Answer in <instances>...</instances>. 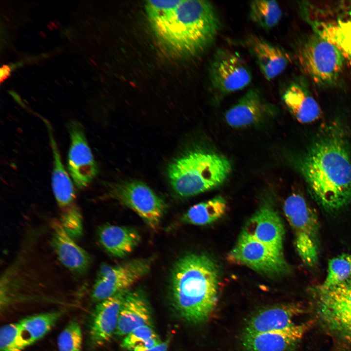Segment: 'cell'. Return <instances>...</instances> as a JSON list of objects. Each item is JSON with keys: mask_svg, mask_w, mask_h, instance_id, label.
<instances>
[{"mask_svg": "<svg viewBox=\"0 0 351 351\" xmlns=\"http://www.w3.org/2000/svg\"><path fill=\"white\" fill-rule=\"evenodd\" d=\"M145 7L157 41L175 56L202 53L214 43L221 27L216 9L207 0H148Z\"/></svg>", "mask_w": 351, "mask_h": 351, "instance_id": "obj_1", "label": "cell"}, {"mask_svg": "<svg viewBox=\"0 0 351 351\" xmlns=\"http://www.w3.org/2000/svg\"><path fill=\"white\" fill-rule=\"evenodd\" d=\"M298 167L316 202L328 211L351 202V158L345 134L328 127L300 158Z\"/></svg>", "mask_w": 351, "mask_h": 351, "instance_id": "obj_2", "label": "cell"}, {"mask_svg": "<svg viewBox=\"0 0 351 351\" xmlns=\"http://www.w3.org/2000/svg\"><path fill=\"white\" fill-rule=\"evenodd\" d=\"M219 272L214 262L202 254L183 255L172 271L170 289L179 314L195 324L208 319L216 305Z\"/></svg>", "mask_w": 351, "mask_h": 351, "instance_id": "obj_3", "label": "cell"}, {"mask_svg": "<svg viewBox=\"0 0 351 351\" xmlns=\"http://www.w3.org/2000/svg\"><path fill=\"white\" fill-rule=\"evenodd\" d=\"M231 171V163L225 156L210 151L194 150L172 162L168 176L175 193L188 197L219 186Z\"/></svg>", "mask_w": 351, "mask_h": 351, "instance_id": "obj_4", "label": "cell"}, {"mask_svg": "<svg viewBox=\"0 0 351 351\" xmlns=\"http://www.w3.org/2000/svg\"><path fill=\"white\" fill-rule=\"evenodd\" d=\"M303 71L316 84L334 85L342 72L345 58L334 44L314 32L298 43L295 50Z\"/></svg>", "mask_w": 351, "mask_h": 351, "instance_id": "obj_5", "label": "cell"}, {"mask_svg": "<svg viewBox=\"0 0 351 351\" xmlns=\"http://www.w3.org/2000/svg\"><path fill=\"white\" fill-rule=\"evenodd\" d=\"M283 211L301 260L309 267L315 266L319 257V222L315 211L303 196L296 193L286 198Z\"/></svg>", "mask_w": 351, "mask_h": 351, "instance_id": "obj_6", "label": "cell"}, {"mask_svg": "<svg viewBox=\"0 0 351 351\" xmlns=\"http://www.w3.org/2000/svg\"><path fill=\"white\" fill-rule=\"evenodd\" d=\"M318 313L325 325L351 340V277L335 286L316 289Z\"/></svg>", "mask_w": 351, "mask_h": 351, "instance_id": "obj_7", "label": "cell"}, {"mask_svg": "<svg viewBox=\"0 0 351 351\" xmlns=\"http://www.w3.org/2000/svg\"><path fill=\"white\" fill-rule=\"evenodd\" d=\"M151 260L135 259L119 265H102L92 289L91 296L98 303L128 289L150 272Z\"/></svg>", "mask_w": 351, "mask_h": 351, "instance_id": "obj_8", "label": "cell"}, {"mask_svg": "<svg viewBox=\"0 0 351 351\" xmlns=\"http://www.w3.org/2000/svg\"><path fill=\"white\" fill-rule=\"evenodd\" d=\"M209 70L212 88L221 95L245 88L252 79L251 70L244 59L237 52L228 49L215 51Z\"/></svg>", "mask_w": 351, "mask_h": 351, "instance_id": "obj_9", "label": "cell"}, {"mask_svg": "<svg viewBox=\"0 0 351 351\" xmlns=\"http://www.w3.org/2000/svg\"><path fill=\"white\" fill-rule=\"evenodd\" d=\"M111 195L134 211L153 230L159 226L166 211L162 198L144 183L136 180L116 184Z\"/></svg>", "mask_w": 351, "mask_h": 351, "instance_id": "obj_10", "label": "cell"}, {"mask_svg": "<svg viewBox=\"0 0 351 351\" xmlns=\"http://www.w3.org/2000/svg\"><path fill=\"white\" fill-rule=\"evenodd\" d=\"M230 256L233 260L269 276L282 275L289 269L283 253L242 234Z\"/></svg>", "mask_w": 351, "mask_h": 351, "instance_id": "obj_11", "label": "cell"}, {"mask_svg": "<svg viewBox=\"0 0 351 351\" xmlns=\"http://www.w3.org/2000/svg\"><path fill=\"white\" fill-rule=\"evenodd\" d=\"M70 137L67 167L75 186L79 189L87 187L98 173V167L88 143L82 125L73 120L67 124Z\"/></svg>", "mask_w": 351, "mask_h": 351, "instance_id": "obj_12", "label": "cell"}, {"mask_svg": "<svg viewBox=\"0 0 351 351\" xmlns=\"http://www.w3.org/2000/svg\"><path fill=\"white\" fill-rule=\"evenodd\" d=\"M51 246L59 262L76 276L84 275L91 264L89 254L64 230L59 219H51Z\"/></svg>", "mask_w": 351, "mask_h": 351, "instance_id": "obj_13", "label": "cell"}, {"mask_svg": "<svg viewBox=\"0 0 351 351\" xmlns=\"http://www.w3.org/2000/svg\"><path fill=\"white\" fill-rule=\"evenodd\" d=\"M241 234L283 253V223L277 211L269 203H264L254 213Z\"/></svg>", "mask_w": 351, "mask_h": 351, "instance_id": "obj_14", "label": "cell"}, {"mask_svg": "<svg viewBox=\"0 0 351 351\" xmlns=\"http://www.w3.org/2000/svg\"><path fill=\"white\" fill-rule=\"evenodd\" d=\"M274 110L273 106L265 100L259 90L252 88L227 111L225 118L233 127H245L263 121Z\"/></svg>", "mask_w": 351, "mask_h": 351, "instance_id": "obj_15", "label": "cell"}, {"mask_svg": "<svg viewBox=\"0 0 351 351\" xmlns=\"http://www.w3.org/2000/svg\"><path fill=\"white\" fill-rule=\"evenodd\" d=\"M245 44L262 75L269 81L281 74L291 62V57L286 51L261 37L249 35Z\"/></svg>", "mask_w": 351, "mask_h": 351, "instance_id": "obj_16", "label": "cell"}, {"mask_svg": "<svg viewBox=\"0 0 351 351\" xmlns=\"http://www.w3.org/2000/svg\"><path fill=\"white\" fill-rule=\"evenodd\" d=\"M40 117L46 127L52 150V191L60 212H62L78 206L74 183L63 164L52 125L47 119Z\"/></svg>", "mask_w": 351, "mask_h": 351, "instance_id": "obj_17", "label": "cell"}, {"mask_svg": "<svg viewBox=\"0 0 351 351\" xmlns=\"http://www.w3.org/2000/svg\"><path fill=\"white\" fill-rule=\"evenodd\" d=\"M121 292L98 303L92 316L89 336L92 343L101 346L116 332L121 306L126 293Z\"/></svg>", "mask_w": 351, "mask_h": 351, "instance_id": "obj_18", "label": "cell"}, {"mask_svg": "<svg viewBox=\"0 0 351 351\" xmlns=\"http://www.w3.org/2000/svg\"><path fill=\"white\" fill-rule=\"evenodd\" d=\"M308 324L257 333H243L242 343L247 351H288L303 335Z\"/></svg>", "mask_w": 351, "mask_h": 351, "instance_id": "obj_19", "label": "cell"}, {"mask_svg": "<svg viewBox=\"0 0 351 351\" xmlns=\"http://www.w3.org/2000/svg\"><path fill=\"white\" fill-rule=\"evenodd\" d=\"M302 312L296 304H281L263 309L249 320L243 333H257L294 326L293 319Z\"/></svg>", "mask_w": 351, "mask_h": 351, "instance_id": "obj_20", "label": "cell"}, {"mask_svg": "<svg viewBox=\"0 0 351 351\" xmlns=\"http://www.w3.org/2000/svg\"><path fill=\"white\" fill-rule=\"evenodd\" d=\"M145 325H152L148 303L140 292L128 291L121 306L115 334L125 336Z\"/></svg>", "mask_w": 351, "mask_h": 351, "instance_id": "obj_21", "label": "cell"}, {"mask_svg": "<svg viewBox=\"0 0 351 351\" xmlns=\"http://www.w3.org/2000/svg\"><path fill=\"white\" fill-rule=\"evenodd\" d=\"M282 99L299 122L310 123L319 117L320 107L303 80L298 79L291 82L285 89Z\"/></svg>", "mask_w": 351, "mask_h": 351, "instance_id": "obj_22", "label": "cell"}, {"mask_svg": "<svg viewBox=\"0 0 351 351\" xmlns=\"http://www.w3.org/2000/svg\"><path fill=\"white\" fill-rule=\"evenodd\" d=\"M98 240L105 251L116 257L131 254L140 241V235L128 227L105 224L98 230Z\"/></svg>", "mask_w": 351, "mask_h": 351, "instance_id": "obj_23", "label": "cell"}, {"mask_svg": "<svg viewBox=\"0 0 351 351\" xmlns=\"http://www.w3.org/2000/svg\"><path fill=\"white\" fill-rule=\"evenodd\" d=\"M314 32L336 46L351 62V14L331 20L311 21Z\"/></svg>", "mask_w": 351, "mask_h": 351, "instance_id": "obj_24", "label": "cell"}, {"mask_svg": "<svg viewBox=\"0 0 351 351\" xmlns=\"http://www.w3.org/2000/svg\"><path fill=\"white\" fill-rule=\"evenodd\" d=\"M227 207L226 200L218 196L191 207L182 216L183 222L195 225H205L221 218Z\"/></svg>", "mask_w": 351, "mask_h": 351, "instance_id": "obj_25", "label": "cell"}, {"mask_svg": "<svg viewBox=\"0 0 351 351\" xmlns=\"http://www.w3.org/2000/svg\"><path fill=\"white\" fill-rule=\"evenodd\" d=\"M249 16L252 21L263 29L269 30L279 22L282 12L275 0H254L250 4Z\"/></svg>", "mask_w": 351, "mask_h": 351, "instance_id": "obj_26", "label": "cell"}, {"mask_svg": "<svg viewBox=\"0 0 351 351\" xmlns=\"http://www.w3.org/2000/svg\"><path fill=\"white\" fill-rule=\"evenodd\" d=\"M60 316L59 312H52L28 316L19 322L32 344L50 331Z\"/></svg>", "mask_w": 351, "mask_h": 351, "instance_id": "obj_27", "label": "cell"}, {"mask_svg": "<svg viewBox=\"0 0 351 351\" xmlns=\"http://www.w3.org/2000/svg\"><path fill=\"white\" fill-rule=\"evenodd\" d=\"M162 342L152 325H145L125 335L121 341V347L128 351H134L152 348Z\"/></svg>", "mask_w": 351, "mask_h": 351, "instance_id": "obj_28", "label": "cell"}, {"mask_svg": "<svg viewBox=\"0 0 351 351\" xmlns=\"http://www.w3.org/2000/svg\"><path fill=\"white\" fill-rule=\"evenodd\" d=\"M351 277V254L344 253L328 262L326 278L321 287L328 288L340 284Z\"/></svg>", "mask_w": 351, "mask_h": 351, "instance_id": "obj_29", "label": "cell"}, {"mask_svg": "<svg viewBox=\"0 0 351 351\" xmlns=\"http://www.w3.org/2000/svg\"><path fill=\"white\" fill-rule=\"evenodd\" d=\"M31 345L19 322L6 324L0 330V351H23Z\"/></svg>", "mask_w": 351, "mask_h": 351, "instance_id": "obj_30", "label": "cell"}, {"mask_svg": "<svg viewBox=\"0 0 351 351\" xmlns=\"http://www.w3.org/2000/svg\"><path fill=\"white\" fill-rule=\"evenodd\" d=\"M82 340L79 324L75 321H71L58 336V350L59 351H80Z\"/></svg>", "mask_w": 351, "mask_h": 351, "instance_id": "obj_31", "label": "cell"}, {"mask_svg": "<svg viewBox=\"0 0 351 351\" xmlns=\"http://www.w3.org/2000/svg\"><path fill=\"white\" fill-rule=\"evenodd\" d=\"M59 220L64 230L72 238L77 240L81 237L83 232V221L78 206L60 212Z\"/></svg>", "mask_w": 351, "mask_h": 351, "instance_id": "obj_32", "label": "cell"}, {"mask_svg": "<svg viewBox=\"0 0 351 351\" xmlns=\"http://www.w3.org/2000/svg\"><path fill=\"white\" fill-rule=\"evenodd\" d=\"M169 340L162 341L158 345L150 349H140L134 351H167L169 347Z\"/></svg>", "mask_w": 351, "mask_h": 351, "instance_id": "obj_33", "label": "cell"}, {"mask_svg": "<svg viewBox=\"0 0 351 351\" xmlns=\"http://www.w3.org/2000/svg\"><path fill=\"white\" fill-rule=\"evenodd\" d=\"M11 68L8 65H3L0 69V81H2L10 75Z\"/></svg>", "mask_w": 351, "mask_h": 351, "instance_id": "obj_34", "label": "cell"}]
</instances>
